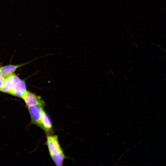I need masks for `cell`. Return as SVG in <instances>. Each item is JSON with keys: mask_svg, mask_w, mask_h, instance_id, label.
<instances>
[{"mask_svg": "<svg viewBox=\"0 0 166 166\" xmlns=\"http://www.w3.org/2000/svg\"><path fill=\"white\" fill-rule=\"evenodd\" d=\"M9 77L11 81V87L8 93L21 98L27 91L25 82L14 74Z\"/></svg>", "mask_w": 166, "mask_h": 166, "instance_id": "2", "label": "cell"}, {"mask_svg": "<svg viewBox=\"0 0 166 166\" xmlns=\"http://www.w3.org/2000/svg\"><path fill=\"white\" fill-rule=\"evenodd\" d=\"M21 98L24 100L27 107L37 105L43 108L45 105V102L40 96L27 90Z\"/></svg>", "mask_w": 166, "mask_h": 166, "instance_id": "3", "label": "cell"}, {"mask_svg": "<svg viewBox=\"0 0 166 166\" xmlns=\"http://www.w3.org/2000/svg\"><path fill=\"white\" fill-rule=\"evenodd\" d=\"M40 127L48 135L52 132V124L49 116L46 112L42 109Z\"/></svg>", "mask_w": 166, "mask_h": 166, "instance_id": "5", "label": "cell"}, {"mask_svg": "<svg viewBox=\"0 0 166 166\" xmlns=\"http://www.w3.org/2000/svg\"><path fill=\"white\" fill-rule=\"evenodd\" d=\"M11 87V81L9 76L5 77L4 85L0 89V91L4 93H8Z\"/></svg>", "mask_w": 166, "mask_h": 166, "instance_id": "7", "label": "cell"}, {"mask_svg": "<svg viewBox=\"0 0 166 166\" xmlns=\"http://www.w3.org/2000/svg\"><path fill=\"white\" fill-rule=\"evenodd\" d=\"M47 145L52 159L57 166L62 165L65 156L63 153L56 135H47Z\"/></svg>", "mask_w": 166, "mask_h": 166, "instance_id": "1", "label": "cell"}, {"mask_svg": "<svg viewBox=\"0 0 166 166\" xmlns=\"http://www.w3.org/2000/svg\"><path fill=\"white\" fill-rule=\"evenodd\" d=\"M5 77L0 73V89L3 87L5 80Z\"/></svg>", "mask_w": 166, "mask_h": 166, "instance_id": "8", "label": "cell"}, {"mask_svg": "<svg viewBox=\"0 0 166 166\" xmlns=\"http://www.w3.org/2000/svg\"><path fill=\"white\" fill-rule=\"evenodd\" d=\"M25 64L14 65H9L0 67V73L5 77H8L13 74L16 69Z\"/></svg>", "mask_w": 166, "mask_h": 166, "instance_id": "6", "label": "cell"}, {"mask_svg": "<svg viewBox=\"0 0 166 166\" xmlns=\"http://www.w3.org/2000/svg\"><path fill=\"white\" fill-rule=\"evenodd\" d=\"M27 107L30 117L31 123L40 127L41 111L43 108L37 105Z\"/></svg>", "mask_w": 166, "mask_h": 166, "instance_id": "4", "label": "cell"}]
</instances>
